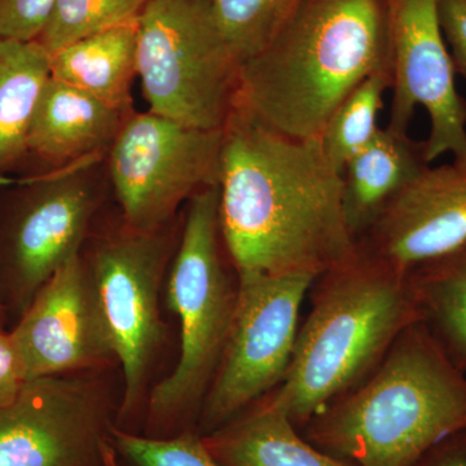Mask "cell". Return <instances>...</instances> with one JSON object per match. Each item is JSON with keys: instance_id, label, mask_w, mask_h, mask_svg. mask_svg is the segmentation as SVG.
<instances>
[{"instance_id": "6da1fadb", "label": "cell", "mask_w": 466, "mask_h": 466, "mask_svg": "<svg viewBox=\"0 0 466 466\" xmlns=\"http://www.w3.org/2000/svg\"><path fill=\"white\" fill-rule=\"evenodd\" d=\"M219 220L238 274L317 280L351 258L341 173L317 139H297L233 108L223 128Z\"/></svg>"}, {"instance_id": "7a4b0ae2", "label": "cell", "mask_w": 466, "mask_h": 466, "mask_svg": "<svg viewBox=\"0 0 466 466\" xmlns=\"http://www.w3.org/2000/svg\"><path fill=\"white\" fill-rule=\"evenodd\" d=\"M391 70L386 0H302L238 70L235 106L266 127L317 139L367 76Z\"/></svg>"}, {"instance_id": "3957f363", "label": "cell", "mask_w": 466, "mask_h": 466, "mask_svg": "<svg viewBox=\"0 0 466 466\" xmlns=\"http://www.w3.org/2000/svg\"><path fill=\"white\" fill-rule=\"evenodd\" d=\"M302 431L309 443L352 466H413L466 431V375L417 321L364 381Z\"/></svg>"}, {"instance_id": "277c9868", "label": "cell", "mask_w": 466, "mask_h": 466, "mask_svg": "<svg viewBox=\"0 0 466 466\" xmlns=\"http://www.w3.org/2000/svg\"><path fill=\"white\" fill-rule=\"evenodd\" d=\"M289 368L269 392L299 431L381 363L395 339L421 320L410 271L359 247L312 284Z\"/></svg>"}, {"instance_id": "5b68a950", "label": "cell", "mask_w": 466, "mask_h": 466, "mask_svg": "<svg viewBox=\"0 0 466 466\" xmlns=\"http://www.w3.org/2000/svg\"><path fill=\"white\" fill-rule=\"evenodd\" d=\"M219 192L210 187L188 202L167 283V300L180 324V355L173 372L148 397L144 435L167 438L196 431L231 329L238 281L227 269Z\"/></svg>"}, {"instance_id": "8992f818", "label": "cell", "mask_w": 466, "mask_h": 466, "mask_svg": "<svg viewBox=\"0 0 466 466\" xmlns=\"http://www.w3.org/2000/svg\"><path fill=\"white\" fill-rule=\"evenodd\" d=\"M137 66L148 112L188 127L225 128L240 66L204 0H148L137 16Z\"/></svg>"}, {"instance_id": "52a82bcc", "label": "cell", "mask_w": 466, "mask_h": 466, "mask_svg": "<svg viewBox=\"0 0 466 466\" xmlns=\"http://www.w3.org/2000/svg\"><path fill=\"white\" fill-rule=\"evenodd\" d=\"M100 158L21 184L0 200V309L17 320L81 247L103 196Z\"/></svg>"}, {"instance_id": "ba28073f", "label": "cell", "mask_w": 466, "mask_h": 466, "mask_svg": "<svg viewBox=\"0 0 466 466\" xmlns=\"http://www.w3.org/2000/svg\"><path fill=\"white\" fill-rule=\"evenodd\" d=\"M238 299L225 351L202 401L198 431L208 435L275 390L289 368L299 311L314 279L238 274Z\"/></svg>"}, {"instance_id": "9c48e42d", "label": "cell", "mask_w": 466, "mask_h": 466, "mask_svg": "<svg viewBox=\"0 0 466 466\" xmlns=\"http://www.w3.org/2000/svg\"><path fill=\"white\" fill-rule=\"evenodd\" d=\"M222 130L188 127L155 113L131 115L108 150V177L126 227L165 228L184 202L218 186Z\"/></svg>"}, {"instance_id": "30bf717a", "label": "cell", "mask_w": 466, "mask_h": 466, "mask_svg": "<svg viewBox=\"0 0 466 466\" xmlns=\"http://www.w3.org/2000/svg\"><path fill=\"white\" fill-rule=\"evenodd\" d=\"M170 245L164 228H126L101 241L86 262L96 289L125 390L116 425L126 429L146 394L156 354L164 337L159 291Z\"/></svg>"}, {"instance_id": "8fae6325", "label": "cell", "mask_w": 466, "mask_h": 466, "mask_svg": "<svg viewBox=\"0 0 466 466\" xmlns=\"http://www.w3.org/2000/svg\"><path fill=\"white\" fill-rule=\"evenodd\" d=\"M113 408L92 379L29 380L0 406V466H121Z\"/></svg>"}, {"instance_id": "7c38bea8", "label": "cell", "mask_w": 466, "mask_h": 466, "mask_svg": "<svg viewBox=\"0 0 466 466\" xmlns=\"http://www.w3.org/2000/svg\"><path fill=\"white\" fill-rule=\"evenodd\" d=\"M390 27L391 106L386 128L408 135L419 106L431 119L425 158L466 156V100L441 32L438 0H386Z\"/></svg>"}, {"instance_id": "4fadbf2b", "label": "cell", "mask_w": 466, "mask_h": 466, "mask_svg": "<svg viewBox=\"0 0 466 466\" xmlns=\"http://www.w3.org/2000/svg\"><path fill=\"white\" fill-rule=\"evenodd\" d=\"M26 381L96 370L116 360L82 256L52 276L11 330Z\"/></svg>"}, {"instance_id": "5bb4252c", "label": "cell", "mask_w": 466, "mask_h": 466, "mask_svg": "<svg viewBox=\"0 0 466 466\" xmlns=\"http://www.w3.org/2000/svg\"><path fill=\"white\" fill-rule=\"evenodd\" d=\"M466 240V156L428 165L358 238L364 250L404 271Z\"/></svg>"}, {"instance_id": "9a60e30c", "label": "cell", "mask_w": 466, "mask_h": 466, "mask_svg": "<svg viewBox=\"0 0 466 466\" xmlns=\"http://www.w3.org/2000/svg\"><path fill=\"white\" fill-rule=\"evenodd\" d=\"M130 116L50 78L34 109L27 153L60 168L99 157Z\"/></svg>"}, {"instance_id": "2e32d148", "label": "cell", "mask_w": 466, "mask_h": 466, "mask_svg": "<svg viewBox=\"0 0 466 466\" xmlns=\"http://www.w3.org/2000/svg\"><path fill=\"white\" fill-rule=\"evenodd\" d=\"M299 431L268 392L202 438L225 466H352L319 450Z\"/></svg>"}, {"instance_id": "e0dca14e", "label": "cell", "mask_w": 466, "mask_h": 466, "mask_svg": "<svg viewBox=\"0 0 466 466\" xmlns=\"http://www.w3.org/2000/svg\"><path fill=\"white\" fill-rule=\"evenodd\" d=\"M428 165L424 142L386 127L346 162L341 173L343 204L357 240L380 211Z\"/></svg>"}, {"instance_id": "ac0fdd59", "label": "cell", "mask_w": 466, "mask_h": 466, "mask_svg": "<svg viewBox=\"0 0 466 466\" xmlns=\"http://www.w3.org/2000/svg\"><path fill=\"white\" fill-rule=\"evenodd\" d=\"M137 45L135 18L50 55L51 78L133 115L131 86L137 76Z\"/></svg>"}, {"instance_id": "d6986e66", "label": "cell", "mask_w": 466, "mask_h": 466, "mask_svg": "<svg viewBox=\"0 0 466 466\" xmlns=\"http://www.w3.org/2000/svg\"><path fill=\"white\" fill-rule=\"evenodd\" d=\"M50 78V54L41 43L0 36V180L29 155L27 131Z\"/></svg>"}, {"instance_id": "ffe728a7", "label": "cell", "mask_w": 466, "mask_h": 466, "mask_svg": "<svg viewBox=\"0 0 466 466\" xmlns=\"http://www.w3.org/2000/svg\"><path fill=\"white\" fill-rule=\"evenodd\" d=\"M421 321L466 375V240L410 269Z\"/></svg>"}, {"instance_id": "44dd1931", "label": "cell", "mask_w": 466, "mask_h": 466, "mask_svg": "<svg viewBox=\"0 0 466 466\" xmlns=\"http://www.w3.org/2000/svg\"><path fill=\"white\" fill-rule=\"evenodd\" d=\"M302 0H204L205 11L232 57L242 66L275 38Z\"/></svg>"}, {"instance_id": "7402d4cb", "label": "cell", "mask_w": 466, "mask_h": 466, "mask_svg": "<svg viewBox=\"0 0 466 466\" xmlns=\"http://www.w3.org/2000/svg\"><path fill=\"white\" fill-rule=\"evenodd\" d=\"M391 70L367 76L337 106L320 135L333 167L342 173L346 162L375 139L383 96L391 88Z\"/></svg>"}, {"instance_id": "603a6c76", "label": "cell", "mask_w": 466, "mask_h": 466, "mask_svg": "<svg viewBox=\"0 0 466 466\" xmlns=\"http://www.w3.org/2000/svg\"><path fill=\"white\" fill-rule=\"evenodd\" d=\"M148 0H56L38 42L52 55L110 27L133 21Z\"/></svg>"}, {"instance_id": "cb8c5ba5", "label": "cell", "mask_w": 466, "mask_h": 466, "mask_svg": "<svg viewBox=\"0 0 466 466\" xmlns=\"http://www.w3.org/2000/svg\"><path fill=\"white\" fill-rule=\"evenodd\" d=\"M112 441L119 461L127 466H225L211 455L198 431L153 438L115 426Z\"/></svg>"}, {"instance_id": "d4e9b609", "label": "cell", "mask_w": 466, "mask_h": 466, "mask_svg": "<svg viewBox=\"0 0 466 466\" xmlns=\"http://www.w3.org/2000/svg\"><path fill=\"white\" fill-rule=\"evenodd\" d=\"M56 0H0V36L35 42L48 25Z\"/></svg>"}, {"instance_id": "484cf974", "label": "cell", "mask_w": 466, "mask_h": 466, "mask_svg": "<svg viewBox=\"0 0 466 466\" xmlns=\"http://www.w3.org/2000/svg\"><path fill=\"white\" fill-rule=\"evenodd\" d=\"M438 15L456 75L466 79V0H438Z\"/></svg>"}, {"instance_id": "4316f807", "label": "cell", "mask_w": 466, "mask_h": 466, "mask_svg": "<svg viewBox=\"0 0 466 466\" xmlns=\"http://www.w3.org/2000/svg\"><path fill=\"white\" fill-rule=\"evenodd\" d=\"M25 382L23 361L11 330L3 327V312L0 311V406L11 403Z\"/></svg>"}, {"instance_id": "83f0119b", "label": "cell", "mask_w": 466, "mask_h": 466, "mask_svg": "<svg viewBox=\"0 0 466 466\" xmlns=\"http://www.w3.org/2000/svg\"><path fill=\"white\" fill-rule=\"evenodd\" d=\"M413 466H466V431L440 441Z\"/></svg>"}, {"instance_id": "f1b7e54d", "label": "cell", "mask_w": 466, "mask_h": 466, "mask_svg": "<svg viewBox=\"0 0 466 466\" xmlns=\"http://www.w3.org/2000/svg\"><path fill=\"white\" fill-rule=\"evenodd\" d=\"M0 311H2V309H0ZM3 312V311H2Z\"/></svg>"}]
</instances>
